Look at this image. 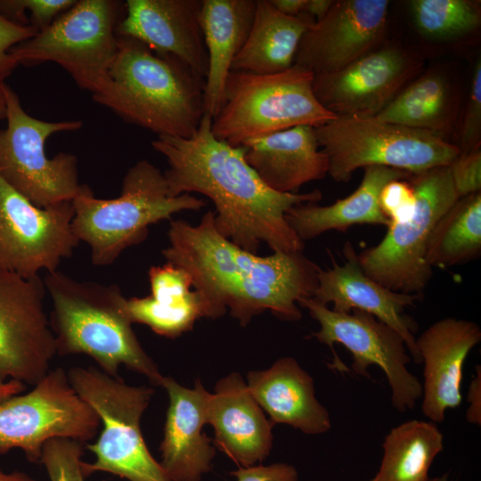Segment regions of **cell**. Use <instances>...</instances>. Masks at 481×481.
Returning a JSON list of instances; mask_svg holds the SVG:
<instances>
[{
    "label": "cell",
    "mask_w": 481,
    "mask_h": 481,
    "mask_svg": "<svg viewBox=\"0 0 481 481\" xmlns=\"http://www.w3.org/2000/svg\"><path fill=\"white\" fill-rule=\"evenodd\" d=\"M211 123L212 117L204 113L191 137L159 135L151 143L168 164L164 176L169 194L197 192L210 199L216 230L243 249L257 254L265 242L273 252L302 251L304 242L289 225L286 213L319 201L321 192L273 190L248 164L244 148L217 139Z\"/></svg>",
    "instance_id": "1"
},
{
    "label": "cell",
    "mask_w": 481,
    "mask_h": 481,
    "mask_svg": "<svg viewBox=\"0 0 481 481\" xmlns=\"http://www.w3.org/2000/svg\"><path fill=\"white\" fill-rule=\"evenodd\" d=\"M207 212L200 224L172 220L166 263L184 269L205 300L208 318L231 315L246 326L265 311L285 321L302 317L298 305L312 298L317 287V265L302 251L273 252L261 257L223 236Z\"/></svg>",
    "instance_id": "2"
},
{
    "label": "cell",
    "mask_w": 481,
    "mask_h": 481,
    "mask_svg": "<svg viewBox=\"0 0 481 481\" xmlns=\"http://www.w3.org/2000/svg\"><path fill=\"white\" fill-rule=\"evenodd\" d=\"M204 86L205 79L176 58L118 37L107 82L93 98L158 136L189 138L205 113Z\"/></svg>",
    "instance_id": "3"
},
{
    "label": "cell",
    "mask_w": 481,
    "mask_h": 481,
    "mask_svg": "<svg viewBox=\"0 0 481 481\" xmlns=\"http://www.w3.org/2000/svg\"><path fill=\"white\" fill-rule=\"evenodd\" d=\"M44 283L57 354L88 355L112 377L123 365L160 385L163 375L141 346L118 285L77 281L58 270L46 273Z\"/></svg>",
    "instance_id": "4"
},
{
    "label": "cell",
    "mask_w": 481,
    "mask_h": 481,
    "mask_svg": "<svg viewBox=\"0 0 481 481\" xmlns=\"http://www.w3.org/2000/svg\"><path fill=\"white\" fill-rule=\"evenodd\" d=\"M72 204L76 237L90 247L95 265H109L126 249L143 241L150 225L183 210H199L206 201L189 193L171 196L164 173L143 159L125 175L118 197L98 199L81 184Z\"/></svg>",
    "instance_id": "5"
},
{
    "label": "cell",
    "mask_w": 481,
    "mask_h": 481,
    "mask_svg": "<svg viewBox=\"0 0 481 481\" xmlns=\"http://www.w3.org/2000/svg\"><path fill=\"white\" fill-rule=\"evenodd\" d=\"M314 73L293 65L273 74L232 70L211 131L232 146L298 126L317 127L337 117L313 89Z\"/></svg>",
    "instance_id": "6"
},
{
    "label": "cell",
    "mask_w": 481,
    "mask_h": 481,
    "mask_svg": "<svg viewBox=\"0 0 481 481\" xmlns=\"http://www.w3.org/2000/svg\"><path fill=\"white\" fill-rule=\"evenodd\" d=\"M77 395L98 414L102 429L86 445L95 456L82 462L86 477L107 472L128 481H171L143 439L142 416L153 395L147 386H130L93 366L67 371Z\"/></svg>",
    "instance_id": "7"
},
{
    "label": "cell",
    "mask_w": 481,
    "mask_h": 481,
    "mask_svg": "<svg viewBox=\"0 0 481 481\" xmlns=\"http://www.w3.org/2000/svg\"><path fill=\"white\" fill-rule=\"evenodd\" d=\"M328 159V174L348 182L361 167L382 166L418 175L450 166L461 149L440 135L382 121L376 117H337L314 127Z\"/></svg>",
    "instance_id": "8"
},
{
    "label": "cell",
    "mask_w": 481,
    "mask_h": 481,
    "mask_svg": "<svg viewBox=\"0 0 481 481\" xmlns=\"http://www.w3.org/2000/svg\"><path fill=\"white\" fill-rule=\"evenodd\" d=\"M123 9L125 4L115 0L77 1L50 26L9 53L18 65L56 62L81 89L94 95L105 86L117 53L116 30Z\"/></svg>",
    "instance_id": "9"
},
{
    "label": "cell",
    "mask_w": 481,
    "mask_h": 481,
    "mask_svg": "<svg viewBox=\"0 0 481 481\" xmlns=\"http://www.w3.org/2000/svg\"><path fill=\"white\" fill-rule=\"evenodd\" d=\"M409 183L415 195L412 214L390 224L382 240L358 254V260L363 273L386 289L421 298L433 274L426 261L429 236L459 197L450 166L411 175Z\"/></svg>",
    "instance_id": "10"
},
{
    "label": "cell",
    "mask_w": 481,
    "mask_h": 481,
    "mask_svg": "<svg viewBox=\"0 0 481 481\" xmlns=\"http://www.w3.org/2000/svg\"><path fill=\"white\" fill-rule=\"evenodd\" d=\"M7 126L0 131V175L18 192L40 208L70 201L78 193L77 159L60 152L49 159L47 138L76 131L82 121L48 122L29 115L16 93L3 84Z\"/></svg>",
    "instance_id": "11"
},
{
    "label": "cell",
    "mask_w": 481,
    "mask_h": 481,
    "mask_svg": "<svg viewBox=\"0 0 481 481\" xmlns=\"http://www.w3.org/2000/svg\"><path fill=\"white\" fill-rule=\"evenodd\" d=\"M101 420L71 386L62 368L49 371L33 388L0 403V453L19 449L40 463L45 444L53 438L86 443Z\"/></svg>",
    "instance_id": "12"
},
{
    "label": "cell",
    "mask_w": 481,
    "mask_h": 481,
    "mask_svg": "<svg viewBox=\"0 0 481 481\" xmlns=\"http://www.w3.org/2000/svg\"><path fill=\"white\" fill-rule=\"evenodd\" d=\"M312 318L320 324V330L311 337L329 346L343 345L353 356L352 371L362 377L370 378L368 368L379 366L385 373L391 390L392 406L399 412L415 408L422 395V385L407 365L411 356L401 335L371 314L352 310L339 313L313 300H300Z\"/></svg>",
    "instance_id": "13"
},
{
    "label": "cell",
    "mask_w": 481,
    "mask_h": 481,
    "mask_svg": "<svg viewBox=\"0 0 481 481\" xmlns=\"http://www.w3.org/2000/svg\"><path fill=\"white\" fill-rule=\"evenodd\" d=\"M73 216L72 200L37 207L0 175V270L24 278L56 271L79 243Z\"/></svg>",
    "instance_id": "14"
},
{
    "label": "cell",
    "mask_w": 481,
    "mask_h": 481,
    "mask_svg": "<svg viewBox=\"0 0 481 481\" xmlns=\"http://www.w3.org/2000/svg\"><path fill=\"white\" fill-rule=\"evenodd\" d=\"M44 280L0 270V382L35 386L57 354L44 309Z\"/></svg>",
    "instance_id": "15"
},
{
    "label": "cell",
    "mask_w": 481,
    "mask_h": 481,
    "mask_svg": "<svg viewBox=\"0 0 481 481\" xmlns=\"http://www.w3.org/2000/svg\"><path fill=\"white\" fill-rule=\"evenodd\" d=\"M389 2L333 1L304 35L294 64L314 75L337 71L375 50L384 36Z\"/></svg>",
    "instance_id": "16"
},
{
    "label": "cell",
    "mask_w": 481,
    "mask_h": 481,
    "mask_svg": "<svg viewBox=\"0 0 481 481\" xmlns=\"http://www.w3.org/2000/svg\"><path fill=\"white\" fill-rule=\"evenodd\" d=\"M414 61L403 50H373L346 67L314 75L315 97L336 117H375L413 75Z\"/></svg>",
    "instance_id": "17"
},
{
    "label": "cell",
    "mask_w": 481,
    "mask_h": 481,
    "mask_svg": "<svg viewBox=\"0 0 481 481\" xmlns=\"http://www.w3.org/2000/svg\"><path fill=\"white\" fill-rule=\"evenodd\" d=\"M343 254L342 265L330 253L331 267L322 269L317 265V287L311 298L322 306L332 303L336 312L360 310L371 314L401 335L413 361L420 363L414 336L418 325L404 311L421 298L391 291L367 276L350 241L345 243Z\"/></svg>",
    "instance_id": "18"
},
{
    "label": "cell",
    "mask_w": 481,
    "mask_h": 481,
    "mask_svg": "<svg viewBox=\"0 0 481 481\" xmlns=\"http://www.w3.org/2000/svg\"><path fill=\"white\" fill-rule=\"evenodd\" d=\"M202 0H127L117 36L131 37L170 55L202 78L208 54L200 26Z\"/></svg>",
    "instance_id": "19"
},
{
    "label": "cell",
    "mask_w": 481,
    "mask_h": 481,
    "mask_svg": "<svg viewBox=\"0 0 481 481\" xmlns=\"http://www.w3.org/2000/svg\"><path fill=\"white\" fill-rule=\"evenodd\" d=\"M159 386L168 395L159 463L171 481H200L211 470L216 455V447L203 431L210 392L199 379L189 388L163 376Z\"/></svg>",
    "instance_id": "20"
},
{
    "label": "cell",
    "mask_w": 481,
    "mask_h": 481,
    "mask_svg": "<svg viewBox=\"0 0 481 481\" xmlns=\"http://www.w3.org/2000/svg\"><path fill=\"white\" fill-rule=\"evenodd\" d=\"M481 341L478 324L465 319H441L416 338L423 368L421 412L434 423L460 406L463 367L469 352Z\"/></svg>",
    "instance_id": "21"
},
{
    "label": "cell",
    "mask_w": 481,
    "mask_h": 481,
    "mask_svg": "<svg viewBox=\"0 0 481 481\" xmlns=\"http://www.w3.org/2000/svg\"><path fill=\"white\" fill-rule=\"evenodd\" d=\"M208 424L215 430V446L240 467L264 461L273 447V426L249 392L243 377L231 372L210 393Z\"/></svg>",
    "instance_id": "22"
},
{
    "label": "cell",
    "mask_w": 481,
    "mask_h": 481,
    "mask_svg": "<svg viewBox=\"0 0 481 481\" xmlns=\"http://www.w3.org/2000/svg\"><path fill=\"white\" fill-rule=\"evenodd\" d=\"M247 386L271 422L283 423L306 435L331 428L329 411L315 396L312 376L292 357H281L265 370L250 371Z\"/></svg>",
    "instance_id": "23"
},
{
    "label": "cell",
    "mask_w": 481,
    "mask_h": 481,
    "mask_svg": "<svg viewBox=\"0 0 481 481\" xmlns=\"http://www.w3.org/2000/svg\"><path fill=\"white\" fill-rule=\"evenodd\" d=\"M248 164L274 191L296 193L303 184L328 174V159L320 150L314 127L298 126L241 145Z\"/></svg>",
    "instance_id": "24"
},
{
    "label": "cell",
    "mask_w": 481,
    "mask_h": 481,
    "mask_svg": "<svg viewBox=\"0 0 481 481\" xmlns=\"http://www.w3.org/2000/svg\"><path fill=\"white\" fill-rule=\"evenodd\" d=\"M148 275L151 294L126 300L133 323L145 324L158 335L175 338L191 330L200 318H208L207 304L184 269L166 263L151 266Z\"/></svg>",
    "instance_id": "25"
},
{
    "label": "cell",
    "mask_w": 481,
    "mask_h": 481,
    "mask_svg": "<svg viewBox=\"0 0 481 481\" xmlns=\"http://www.w3.org/2000/svg\"><path fill=\"white\" fill-rule=\"evenodd\" d=\"M411 175L392 167H366L362 182L353 193L328 206L315 203L295 206L286 213V220L303 242L330 230L346 232L355 224L388 227L390 221L379 206L380 192L387 183Z\"/></svg>",
    "instance_id": "26"
},
{
    "label": "cell",
    "mask_w": 481,
    "mask_h": 481,
    "mask_svg": "<svg viewBox=\"0 0 481 481\" xmlns=\"http://www.w3.org/2000/svg\"><path fill=\"white\" fill-rule=\"evenodd\" d=\"M256 4L257 0H202L200 26L208 54L204 109L212 118L232 61L248 38Z\"/></svg>",
    "instance_id": "27"
},
{
    "label": "cell",
    "mask_w": 481,
    "mask_h": 481,
    "mask_svg": "<svg viewBox=\"0 0 481 481\" xmlns=\"http://www.w3.org/2000/svg\"><path fill=\"white\" fill-rule=\"evenodd\" d=\"M315 23L306 13L288 16L270 0H257L248 38L232 64V70L273 74L294 65L299 43Z\"/></svg>",
    "instance_id": "28"
},
{
    "label": "cell",
    "mask_w": 481,
    "mask_h": 481,
    "mask_svg": "<svg viewBox=\"0 0 481 481\" xmlns=\"http://www.w3.org/2000/svg\"><path fill=\"white\" fill-rule=\"evenodd\" d=\"M380 466L370 481H428L444 449V435L432 421L410 420L385 436Z\"/></svg>",
    "instance_id": "29"
},
{
    "label": "cell",
    "mask_w": 481,
    "mask_h": 481,
    "mask_svg": "<svg viewBox=\"0 0 481 481\" xmlns=\"http://www.w3.org/2000/svg\"><path fill=\"white\" fill-rule=\"evenodd\" d=\"M481 253V193L460 198L438 220L429 236L426 261L446 268L477 259Z\"/></svg>",
    "instance_id": "30"
},
{
    "label": "cell",
    "mask_w": 481,
    "mask_h": 481,
    "mask_svg": "<svg viewBox=\"0 0 481 481\" xmlns=\"http://www.w3.org/2000/svg\"><path fill=\"white\" fill-rule=\"evenodd\" d=\"M450 116L448 84L441 74L428 72L401 90L375 117L382 121L439 135L448 127Z\"/></svg>",
    "instance_id": "31"
},
{
    "label": "cell",
    "mask_w": 481,
    "mask_h": 481,
    "mask_svg": "<svg viewBox=\"0 0 481 481\" xmlns=\"http://www.w3.org/2000/svg\"><path fill=\"white\" fill-rule=\"evenodd\" d=\"M410 6L417 29L431 38L465 36L481 20L479 7L469 0H413Z\"/></svg>",
    "instance_id": "32"
},
{
    "label": "cell",
    "mask_w": 481,
    "mask_h": 481,
    "mask_svg": "<svg viewBox=\"0 0 481 481\" xmlns=\"http://www.w3.org/2000/svg\"><path fill=\"white\" fill-rule=\"evenodd\" d=\"M83 444L69 438H53L45 444L40 463L50 481L86 480L82 470Z\"/></svg>",
    "instance_id": "33"
},
{
    "label": "cell",
    "mask_w": 481,
    "mask_h": 481,
    "mask_svg": "<svg viewBox=\"0 0 481 481\" xmlns=\"http://www.w3.org/2000/svg\"><path fill=\"white\" fill-rule=\"evenodd\" d=\"M76 0H0V13L16 23L30 25L41 31L76 4Z\"/></svg>",
    "instance_id": "34"
},
{
    "label": "cell",
    "mask_w": 481,
    "mask_h": 481,
    "mask_svg": "<svg viewBox=\"0 0 481 481\" xmlns=\"http://www.w3.org/2000/svg\"><path fill=\"white\" fill-rule=\"evenodd\" d=\"M481 135V61L477 60L472 73L470 92L461 130V151L480 147Z\"/></svg>",
    "instance_id": "35"
},
{
    "label": "cell",
    "mask_w": 481,
    "mask_h": 481,
    "mask_svg": "<svg viewBox=\"0 0 481 481\" xmlns=\"http://www.w3.org/2000/svg\"><path fill=\"white\" fill-rule=\"evenodd\" d=\"M450 170L459 199L479 192L481 190L480 147L461 151L450 165Z\"/></svg>",
    "instance_id": "36"
},
{
    "label": "cell",
    "mask_w": 481,
    "mask_h": 481,
    "mask_svg": "<svg viewBox=\"0 0 481 481\" xmlns=\"http://www.w3.org/2000/svg\"><path fill=\"white\" fill-rule=\"evenodd\" d=\"M379 206L390 224L409 217L415 206V195L411 183L401 179L387 183L380 192Z\"/></svg>",
    "instance_id": "37"
},
{
    "label": "cell",
    "mask_w": 481,
    "mask_h": 481,
    "mask_svg": "<svg viewBox=\"0 0 481 481\" xmlns=\"http://www.w3.org/2000/svg\"><path fill=\"white\" fill-rule=\"evenodd\" d=\"M37 32L33 26L16 23L0 13V86L18 66L10 54V50Z\"/></svg>",
    "instance_id": "38"
},
{
    "label": "cell",
    "mask_w": 481,
    "mask_h": 481,
    "mask_svg": "<svg viewBox=\"0 0 481 481\" xmlns=\"http://www.w3.org/2000/svg\"><path fill=\"white\" fill-rule=\"evenodd\" d=\"M230 474L236 481H298L297 469L285 462L239 467Z\"/></svg>",
    "instance_id": "39"
},
{
    "label": "cell",
    "mask_w": 481,
    "mask_h": 481,
    "mask_svg": "<svg viewBox=\"0 0 481 481\" xmlns=\"http://www.w3.org/2000/svg\"><path fill=\"white\" fill-rule=\"evenodd\" d=\"M467 401L469 407L466 411L467 421L481 425V367L476 366L475 375L469 384Z\"/></svg>",
    "instance_id": "40"
},
{
    "label": "cell",
    "mask_w": 481,
    "mask_h": 481,
    "mask_svg": "<svg viewBox=\"0 0 481 481\" xmlns=\"http://www.w3.org/2000/svg\"><path fill=\"white\" fill-rule=\"evenodd\" d=\"M332 0H306L303 13L307 14L314 21L322 20L330 10Z\"/></svg>",
    "instance_id": "41"
},
{
    "label": "cell",
    "mask_w": 481,
    "mask_h": 481,
    "mask_svg": "<svg viewBox=\"0 0 481 481\" xmlns=\"http://www.w3.org/2000/svg\"><path fill=\"white\" fill-rule=\"evenodd\" d=\"M306 0H270L272 5L288 16H298L304 12Z\"/></svg>",
    "instance_id": "42"
},
{
    "label": "cell",
    "mask_w": 481,
    "mask_h": 481,
    "mask_svg": "<svg viewBox=\"0 0 481 481\" xmlns=\"http://www.w3.org/2000/svg\"><path fill=\"white\" fill-rule=\"evenodd\" d=\"M25 388V384L16 380L0 382V403L11 396L20 394Z\"/></svg>",
    "instance_id": "43"
},
{
    "label": "cell",
    "mask_w": 481,
    "mask_h": 481,
    "mask_svg": "<svg viewBox=\"0 0 481 481\" xmlns=\"http://www.w3.org/2000/svg\"><path fill=\"white\" fill-rule=\"evenodd\" d=\"M0 481H43L20 470L4 471L0 468Z\"/></svg>",
    "instance_id": "44"
},
{
    "label": "cell",
    "mask_w": 481,
    "mask_h": 481,
    "mask_svg": "<svg viewBox=\"0 0 481 481\" xmlns=\"http://www.w3.org/2000/svg\"><path fill=\"white\" fill-rule=\"evenodd\" d=\"M6 118V101L3 90V85L0 86V119Z\"/></svg>",
    "instance_id": "45"
},
{
    "label": "cell",
    "mask_w": 481,
    "mask_h": 481,
    "mask_svg": "<svg viewBox=\"0 0 481 481\" xmlns=\"http://www.w3.org/2000/svg\"><path fill=\"white\" fill-rule=\"evenodd\" d=\"M428 481H452V480H450L448 474L445 473V474H444L442 476L433 477V478H429Z\"/></svg>",
    "instance_id": "46"
}]
</instances>
